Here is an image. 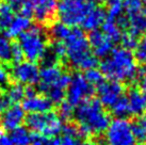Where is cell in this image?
I'll use <instances>...</instances> for the list:
<instances>
[{
    "label": "cell",
    "mask_w": 146,
    "mask_h": 145,
    "mask_svg": "<svg viewBox=\"0 0 146 145\" xmlns=\"http://www.w3.org/2000/svg\"><path fill=\"white\" fill-rule=\"evenodd\" d=\"M84 1H86V2H89V3H97V2H100V1H102V0H84Z\"/></svg>",
    "instance_id": "obj_41"
},
{
    "label": "cell",
    "mask_w": 146,
    "mask_h": 145,
    "mask_svg": "<svg viewBox=\"0 0 146 145\" xmlns=\"http://www.w3.org/2000/svg\"><path fill=\"white\" fill-rule=\"evenodd\" d=\"M4 95L9 99V101L12 105H14V104H17L24 99L25 95H26V90H25L24 85L16 83V84L9 86V89L7 90Z\"/></svg>",
    "instance_id": "obj_25"
},
{
    "label": "cell",
    "mask_w": 146,
    "mask_h": 145,
    "mask_svg": "<svg viewBox=\"0 0 146 145\" xmlns=\"http://www.w3.org/2000/svg\"><path fill=\"white\" fill-rule=\"evenodd\" d=\"M125 88L117 81H102L97 85L98 100L105 107L111 108L116 101L124 96Z\"/></svg>",
    "instance_id": "obj_11"
},
{
    "label": "cell",
    "mask_w": 146,
    "mask_h": 145,
    "mask_svg": "<svg viewBox=\"0 0 146 145\" xmlns=\"http://www.w3.org/2000/svg\"><path fill=\"white\" fill-rule=\"evenodd\" d=\"M106 145H137L133 126L127 118H115L105 131Z\"/></svg>",
    "instance_id": "obj_8"
},
{
    "label": "cell",
    "mask_w": 146,
    "mask_h": 145,
    "mask_svg": "<svg viewBox=\"0 0 146 145\" xmlns=\"http://www.w3.org/2000/svg\"><path fill=\"white\" fill-rule=\"evenodd\" d=\"M132 126L137 141L146 142V114H142L138 121L132 124Z\"/></svg>",
    "instance_id": "obj_29"
},
{
    "label": "cell",
    "mask_w": 146,
    "mask_h": 145,
    "mask_svg": "<svg viewBox=\"0 0 146 145\" xmlns=\"http://www.w3.org/2000/svg\"><path fill=\"white\" fill-rule=\"evenodd\" d=\"M143 3H144V9H145V12H146V0H143Z\"/></svg>",
    "instance_id": "obj_42"
},
{
    "label": "cell",
    "mask_w": 146,
    "mask_h": 145,
    "mask_svg": "<svg viewBox=\"0 0 146 145\" xmlns=\"http://www.w3.org/2000/svg\"><path fill=\"white\" fill-rule=\"evenodd\" d=\"M56 0H32V15L40 23H48L57 13Z\"/></svg>",
    "instance_id": "obj_15"
},
{
    "label": "cell",
    "mask_w": 146,
    "mask_h": 145,
    "mask_svg": "<svg viewBox=\"0 0 146 145\" xmlns=\"http://www.w3.org/2000/svg\"><path fill=\"white\" fill-rule=\"evenodd\" d=\"M93 5L84 0H61L57 7V12L61 23L69 27H75L81 25Z\"/></svg>",
    "instance_id": "obj_7"
},
{
    "label": "cell",
    "mask_w": 146,
    "mask_h": 145,
    "mask_svg": "<svg viewBox=\"0 0 146 145\" xmlns=\"http://www.w3.org/2000/svg\"><path fill=\"white\" fill-rule=\"evenodd\" d=\"M3 1L4 3L9 4L13 9H18V7H19V4L21 2V0H3Z\"/></svg>",
    "instance_id": "obj_40"
},
{
    "label": "cell",
    "mask_w": 146,
    "mask_h": 145,
    "mask_svg": "<svg viewBox=\"0 0 146 145\" xmlns=\"http://www.w3.org/2000/svg\"><path fill=\"white\" fill-rule=\"evenodd\" d=\"M90 47L96 58H106L114 49L113 41L105 34L102 30H95L90 33Z\"/></svg>",
    "instance_id": "obj_13"
},
{
    "label": "cell",
    "mask_w": 146,
    "mask_h": 145,
    "mask_svg": "<svg viewBox=\"0 0 146 145\" xmlns=\"http://www.w3.org/2000/svg\"><path fill=\"white\" fill-rule=\"evenodd\" d=\"M63 136L59 138V145H85L83 136L76 126L63 127Z\"/></svg>",
    "instance_id": "obj_20"
},
{
    "label": "cell",
    "mask_w": 146,
    "mask_h": 145,
    "mask_svg": "<svg viewBox=\"0 0 146 145\" xmlns=\"http://www.w3.org/2000/svg\"><path fill=\"white\" fill-rule=\"evenodd\" d=\"M23 53H21V48L18 47V45L15 44L13 45V49H12V61L13 62H15V63H18V62H21L23 60Z\"/></svg>",
    "instance_id": "obj_36"
},
{
    "label": "cell",
    "mask_w": 146,
    "mask_h": 145,
    "mask_svg": "<svg viewBox=\"0 0 146 145\" xmlns=\"http://www.w3.org/2000/svg\"><path fill=\"white\" fill-rule=\"evenodd\" d=\"M13 44L5 34H0V63L12 61Z\"/></svg>",
    "instance_id": "obj_23"
},
{
    "label": "cell",
    "mask_w": 146,
    "mask_h": 145,
    "mask_svg": "<svg viewBox=\"0 0 146 145\" xmlns=\"http://www.w3.org/2000/svg\"><path fill=\"white\" fill-rule=\"evenodd\" d=\"M84 78L86 79V81L91 83V84L93 85H98L100 82L102 81V74L100 71H98L97 69H90L88 71H85L84 72Z\"/></svg>",
    "instance_id": "obj_32"
},
{
    "label": "cell",
    "mask_w": 146,
    "mask_h": 145,
    "mask_svg": "<svg viewBox=\"0 0 146 145\" xmlns=\"http://www.w3.org/2000/svg\"><path fill=\"white\" fill-rule=\"evenodd\" d=\"M123 9L126 16H131L144 11L143 0H123Z\"/></svg>",
    "instance_id": "obj_26"
},
{
    "label": "cell",
    "mask_w": 146,
    "mask_h": 145,
    "mask_svg": "<svg viewBox=\"0 0 146 145\" xmlns=\"http://www.w3.org/2000/svg\"><path fill=\"white\" fill-rule=\"evenodd\" d=\"M10 138L14 145H30L32 142L33 136L27 127L19 126L18 128L12 130Z\"/></svg>",
    "instance_id": "obj_21"
},
{
    "label": "cell",
    "mask_w": 146,
    "mask_h": 145,
    "mask_svg": "<svg viewBox=\"0 0 146 145\" xmlns=\"http://www.w3.org/2000/svg\"><path fill=\"white\" fill-rule=\"evenodd\" d=\"M14 18V9L9 4L0 3V30L5 31Z\"/></svg>",
    "instance_id": "obj_24"
},
{
    "label": "cell",
    "mask_w": 146,
    "mask_h": 145,
    "mask_svg": "<svg viewBox=\"0 0 146 145\" xmlns=\"http://www.w3.org/2000/svg\"><path fill=\"white\" fill-rule=\"evenodd\" d=\"M70 76L58 63L44 64L40 69L38 88L52 104H62L66 95Z\"/></svg>",
    "instance_id": "obj_4"
},
{
    "label": "cell",
    "mask_w": 146,
    "mask_h": 145,
    "mask_svg": "<svg viewBox=\"0 0 146 145\" xmlns=\"http://www.w3.org/2000/svg\"><path fill=\"white\" fill-rule=\"evenodd\" d=\"M100 72L109 80L129 82L138 75V62L129 49L115 48L104 58Z\"/></svg>",
    "instance_id": "obj_2"
},
{
    "label": "cell",
    "mask_w": 146,
    "mask_h": 145,
    "mask_svg": "<svg viewBox=\"0 0 146 145\" xmlns=\"http://www.w3.org/2000/svg\"><path fill=\"white\" fill-rule=\"evenodd\" d=\"M126 98L129 105V111L131 115L139 116L146 111V97L140 90H131Z\"/></svg>",
    "instance_id": "obj_17"
},
{
    "label": "cell",
    "mask_w": 146,
    "mask_h": 145,
    "mask_svg": "<svg viewBox=\"0 0 146 145\" xmlns=\"http://www.w3.org/2000/svg\"><path fill=\"white\" fill-rule=\"evenodd\" d=\"M102 31L109 36L114 43L121 41V37H122L123 34L122 29L119 28L116 20L111 19V18H107L105 20V23L102 26Z\"/></svg>",
    "instance_id": "obj_22"
},
{
    "label": "cell",
    "mask_w": 146,
    "mask_h": 145,
    "mask_svg": "<svg viewBox=\"0 0 146 145\" xmlns=\"http://www.w3.org/2000/svg\"><path fill=\"white\" fill-rule=\"evenodd\" d=\"M110 109H111V111L114 115L117 116L118 118H125L127 115L130 114L129 105H128L127 98L125 96L121 97Z\"/></svg>",
    "instance_id": "obj_27"
},
{
    "label": "cell",
    "mask_w": 146,
    "mask_h": 145,
    "mask_svg": "<svg viewBox=\"0 0 146 145\" xmlns=\"http://www.w3.org/2000/svg\"><path fill=\"white\" fill-rule=\"evenodd\" d=\"M74 107L72 105H69L67 101H63L60 107V117L62 120H70L74 116Z\"/></svg>",
    "instance_id": "obj_34"
},
{
    "label": "cell",
    "mask_w": 146,
    "mask_h": 145,
    "mask_svg": "<svg viewBox=\"0 0 146 145\" xmlns=\"http://www.w3.org/2000/svg\"><path fill=\"white\" fill-rule=\"evenodd\" d=\"M30 27H31L30 17L19 14L17 16H14L11 24L9 25V27L5 30V32H7L5 35L10 36V37H18L25 31H27Z\"/></svg>",
    "instance_id": "obj_18"
},
{
    "label": "cell",
    "mask_w": 146,
    "mask_h": 145,
    "mask_svg": "<svg viewBox=\"0 0 146 145\" xmlns=\"http://www.w3.org/2000/svg\"><path fill=\"white\" fill-rule=\"evenodd\" d=\"M18 47L28 61L42 60L48 50V37L38 26H33L18 36Z\"/></svg>",
    "instance_id": "obj_5"
},
{
    "label": "cell",
    "mask_w": 146,
    "mask_h": 145,
    "mask_svg": "<svg viewBox=\"0 0 146 145\" xmlns=\"http://www.w3.org/2000/svg\"><path fill=\"white\" fill-rule=\"evenodd\" d=\"M0 145H14V144H13L11 138L8 137V136H4V134H1L0 136Z\"/></svg>",
    "instance_id": "obj_39"
},
{
    "label": "cell",
    "mask_w": 146,
    "mask_h": 145,
    "mask_svg": "<svg viewBox=\"0 0 146 145\" xmlns=\"http://www.w3.org/2000/svg\"><path fill=\"white\" fill-rule=\"evenodd\" d=\"M139 84H140V91L145 95L146 97V72H142L140 76V80H139Z\"/></svg>",
    "instance_id": "obj_38"
},
{
    "label": "cell",
    "mask_w": 146,
    "mask_h": 145,
    "mask_svg": "<svg viewBox=\"0 0 146 145\" xmlns=\"http://www.w3.org/2000/svg\"><path fill=\"white\" fill-rule=\"evenodd\" d=\"M18 10L21 15L31 17L32 16V0H21Z\"/></svg>",
    "instance_id": "obj_35"
},
{
    "label": "cell",
    "mask_w": 146,
    "mask_h": 145,
    "mask_svg": "<svg viewBox=\"0 0 146 145\" xmlns=\"http://www.w3.org/2000/svg\"><path fill=\"white\" fill-rule=\"evenodd\" d=\"M25 120H26V116H25V110L23 109V107L17 104H14L8 107L1 113L0 123L5 130L12 131L21 126Z\"/></svg>",
    "instance_id": "obj_14"
},
{
    "label": "cell",
    "mask_w": 146,
    "mask_h": 145,
    "mask_svg": "<svg viewBox=\"0 0 146 145\" xmlns=\"http://www.w3.org/2000/svg\"><path fill=\"white\" fill-rule=\"evenodd\" d=\"M94 93V86L89 83L83 75L76 74L70 77L69 84L66 89V101L73 107L79 106L91 98Z\"/></svg>",
    "instance_id": "obj_9"
},
{
    "label": "cell",
    "mask_w": 146,
    "mask_h": 145,
    "mask_svg": "<svg viewBox=\"0 0 146 145\" xmlns=\"http://www.w3.org/2000/svg\"><path fill=\"white\" fill-rule=\"evenodd\" d=\"M74 116L83 138L100 136L107 130L111 122L104 106L98 99L93 98H89L78 106Z\"/></svg>",
    "instance_id": "obj_1"
},
{
    "label": "cell",
    "mask_w": 146,
    "mask_h": 145,
    "mask_svg": "<svg viewBox=\"0 0 146 145\" xmlns=\"http://www.w3.org/2000/svg\"><path fill=\"white\" fill-rule=\"evenodd\" d=\"M134 58L137 62H140L142 64H146V36L142 37L134 47Z\"/></svg>",
    "instance_id": "obj_31"
},
{
    "label": "cell",
    "mask_w": 146,
    "mask_h": 145,
    "mask_svg": "<svg viewBox=\"0 0 146 145\" xmlns=\"http://www.w3.org/2000/svg\"><path fill=\"white\" fill-rule=\"evenodd\" d=\"M40 69L35 62L21 61L15 63L11 71V76L16 83L21 85H33L38 81Z\"/></svg>",
    "instance_id": "obj_10"
},
{
    "label": "cell",
    "mask_w": 146,
    "mask_h": 145,
    "mask_svg": "<svg viewBox=\"0 0 146 145\" xmlns=\"http://www.w3.org/2000/svg\"><path fill=\"white\" fill-rule=\"evenodd\" d=\"M9 77H10V74L8 69L0 63V85L7 84L9 81Z\"/></svg>",
    "instance_id": "obj_37"
},
{
    "label": "cell",
    "mask_w": 146,
    "mask_h": 145,
    "mask_svg": "<svg viewBox=\"0 0 146 145\" xmlns=\"http://www.w3.org/2000/svg\"><path fill=\"white\" fill-rule=\"evenodd\" d=\"M106 19H107V13L105 10L94 4L93 8L90 10L89 13L83 18L81 26L84 30L92 32L100 28Z\"/></svg>",
    "instance_id": "obj_16"
},
{
    "label": "cell",
    "mask_w": 146,
    "mask_h": 145,
    "mask_svg": "<svg viewBox=\"0 0 146 145\" xmlns=\"http://www.w3.org/2000/svg\"><path fill=\"white\" fill-rule=\"evenodd\" d=\"M27 128L37 136L45 138L57 137L63 130V120L54 112L31 113L26 118Z\"/></svg>",
    "instance_id": "obj_6"
},
{
    "label": "cell",
    "mask_w": 146,
    "mask_h": 145,
    "mask_svg": "<svg viewBox=\"0 0 146 145\" xmlns=\"http://www.w3.org/2000/svg\"><path fill=\"white\" fill-rule=\"evenodd\" d=\"M72 27H69L67 25L63 24V23H56L54 25H52L51 27V34L52 36L59 42H62L65 37L67 36V34L69 33Z\"/></svg>",
    "instance_id": "obj_30"
},
{
    "label": "cell",
    "mask_w": 146,
    "mask_h": 145,
    "mask_svg": "<svg viewBox=\"0 0 146 145\" xmlns=\"http://www.w3.org/2000/svg\"><path fill=\"white\" fill-rule=\"evenodd\" d=\"M62 43L65 48V58L73 67L82 71L96 67L97 58L92 53L89 39L81 29L72 27Z\"/></svg>",
    "instance_id": "obj_3"
},
{
    "label": "cell",
    "mask_w": 146,
    "mask_h": 145,
    "mask_svg": "<svg viewBox=\"0 0 146 145\" xmlns=\"http://www.w3.org/2000/svg\"><path fill=\"white\" fill-rule=\"evenodd\" d=\"M52 102L45 95L35 93L32 90H26V95L23 99V109L25 112L44 113L50 111Z\"/></svg>",
    "instance_id": "obj_12"
},
{
    "label": "cell",
    "mask_w": 146,
    "mask_h": 145,
    "mask_svg": "<svg viewBox=\"0 0 146 145\" xmlns=\"http://www.w3.org/2000/svg\"><path fill=\"white\" fill-rule=\"evenodd\" d=\"M1 134H2V133H1V131H0V136H1Z\"/></svg>",
    "instance_id": "obj_43"
},
{
    "label": "cell",
    "mask_w": 146,
    "mask_h": 145,
    "mask_svg": "<svg viewBox=\"0 0 146 145\" xmlns=\"http://www.w3.org/2000/svg\"><path fill=\"white\" fill-rule=\"evenodd\" d=\"M126 18H127V28H126L127 31H130L137 36L146 34L145 10L143 12H140L138 14L131 15V16H126Z\"/></svg>",
    "instance_id": "obj_19"
},
{
    "label": "cell",
    "mask_w": 146,
    "mask_h": 145,
    "mask_svg": "<svg viewBox=\"0 0 146 145\" xmlns=\"http://www.w3.org/2000/svg\"><path fill=\"white\" fill-rule=\"evenodd\" d=\"M121 41H122V44L124 46V48H127L130 50L131 48L135 47V45H137L139 40H138V36L134 35L133 33H131L130 31L126 30V32L122 34Z\"/></svg>",
    "instance_id": "obj_33"
},
{
    "label": "cell",
    "mask_w": 146,
    "mask_h": 145,
    "mask_svg": "<svg viewBox=\"0 0 146 145\" xmlns=\"http://www.w3.org/2000/svg\"><path fill=\"white\" fill-rule=\"evenodd\" d=\"M108 5V18L117 19L118 17L123 15V0H106Z\"/></svg>",
    "instance_id": "obj_28"
}]
</instances>
